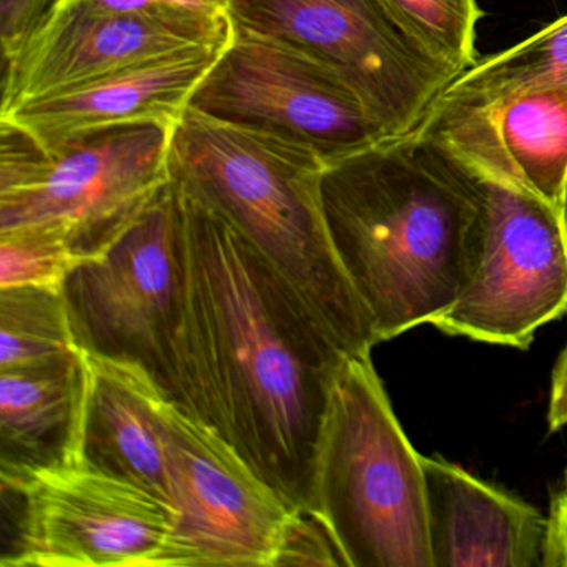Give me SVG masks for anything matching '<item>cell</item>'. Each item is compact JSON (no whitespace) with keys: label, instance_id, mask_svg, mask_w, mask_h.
<instances>
[{"label":"cell","instance_id":"obj_10","mask_svg":"<svg viewBox=\"0 0 567 567\" xmlns=\"http://www.w3.org/2000/svg\"><path fill=\"white\" fill-rule=\"evenodd\" d=\"M480 241L463 293L434 327L451 337L527 348L567 311V210L476 181Z\"/></svg>","mask_w":567,"mask_h":567},{"label":"cell","instance_id":"obj_17","mask_svg":"<svg viewBox=\"0 0 567 567\" xmlns=\"http://www.w3.org/2000/svg\"><path fill=\"white\" fill-rule=\"evenodd\" d=\"M87 357L59 367L0 371V484L74 466Z\"/></svg>","mask_w":567,"mask_h":567},{"label":"cell","instance_id":"obj_1","mask_svg":"<svg viewBox=\"0 0 567 567\" xmlns=\"http://www.w3.org/2000/svg\"><path fill=\"white\" fill-rule=\"evenodd\" d=\"M181 197L184 410L290 509H311L324 413L350 354L228 221Z\"/></svg>","mask_w":567,"mask_h":567},{"label":"cell","instance_id":"obj_8","mask_svg":"<svg viewBox=\"0 0 567 567\" xmlns=\"http://www.w3.org/2000/svg\"><path fill=\"white\" fill-rule=\"evenodd\" d=\"M188 107L307 148L327 165L393 138L330 69L237 28Z\"/></svg>","mask_w":567,"mask_h":567},{"label":"cell","instance_id":"obj_6","mask_svg":"<svg viewBox=\"0 0 567 567\" xmlns=\"http://www.w3.org/2000/svg\"><path fill=\"white\" fill-rule=\"evenodd\" d=\"M61 290L85 354L137 368L184 408L185 225L174 182L99 254L79 260Z\"/></svg>","mask_w":567,"mask_h":567},{"label":"cell","instance_id":"obj_13","mask_svg":"<svg viewBox=\"0 0 567 567\" xmlns=\"http://www.w3.org/2000/svg\"><path fill=\"white\" fill-rule=\"evenodd\" d=\"M416 134L474 181L567 210V85L494 97L444 92Z\"/></svg>","mask_w":567,"mask_h":567},{"label":"cell","instance_id":"obj_24","mask_svg":"<svg viewBox=\"0 0 567 567\" xmlns=\"http://www.w3.org/2000/svg\"><path fill=\"white\" fill-rule=\"evenodd\" d=\"M59 4L82 6V8L112 12L182 9V11L204 12V14L228 16V0H59Z\"/></svg>","mask_w":567,"mask_h":567},{"label":"cell","instance_id":"obj_18","mask_svg":"<svg viewBox=\"0 0 567 567\" xmlns=\"http://www.w3.org/2000/svg\"><path fill=\"white\" fill-rule=\"evenodd\" d=\"M61 287L0 290V371L59 367L84 358Z\"/></svg>","mask_w":567,"mask_h":567},{"label":"cell","instance_id":"obj_22","mask_svg":"<svg viewBox=\"0 0 567 567\" xmlns=\"http://www.w3.org/2000/svg\"><path fill=\"white\" fill-rule=\"evenodd\" d=\"M277 566H344V559L320 516L295 509L285 527Z\"/></svg>","mask_w":567,"mask_h":567},{"label":"cell","instance_id":"obj_12","mask_svg":"<svg viewBox=\"0 0 567 567\" xmlns=\"http://www.w3.org/2000/svg\"><path fill=\"white\" fill-rule=\"evenodd\" d=\"M230 34L228 16L182 9L112 12L59 4L14 52L4 55L0 115L158 55L221 44Z\"/></svg>","mask_w":567,"mask_h":567},{"label":"cell","instance_id":"obj_20","mask_svg":"<svg viewBox=\"0 0 567 567\" xmlns=\"http://www.w3.org/2000/svg\"><path fill=\"white\" fill-rule=\"evenodd\" d=\"M394 24L434 61L461 75L480 58L477 0H380Z\"/></svg>","mask_w":567,"mask_h":567},{"label":"cell","instance_id":"obj_23","mask_svg":"<svg viewBox=\"0 0 567 567\" xmlns=\"http://www.w3.org/2000/svg\"><path fill=\"white\" fill-rule=\"evenodd\" d=\"M58 4L59 0H0V42L4 55L14 52Z\"/></svg>","mask_w":567,"mask_h":567},{"label":"cell","instance_id":"obj_25","mask_svg":"<svg viewBox=\"0 0 567 567\" xmlns=\"http://www.w3.org/2000/svg\"><path fill=\"white\" fill-rule=\"evenodd\" d=\"M544 567H567V489L550 504Z\"/></svg>","mask_w":567,"mask_h":567},{"label":"cell","instance_id":"obj_21","mask_svg":"<svg viewBox=\"0 0 567 567\" xmlns=\"http://www.w3.org/2000/svg\"><path fill=\"white\" fill-rule=\"evenodd\" d=\"M78 261L68 238L52 228L0 231V290L31 285L61 287Z\"/></svg>","mask_w":567,"mask_h":567},{"label":"cell","instance_id":"obj_14","mask_svg":"<svg viewBox=\"0 0 567 567\" xmlns=\"http://www.w3.org/2000/svg\"><path fill=\"white\" fill-rule=\"evenodd\" d=\"M227 42L195 45L148 59L25 102L0 118L24 128L44 147L111 125L155 122L174 127Z\"/></svg>","mask_w":567,"mask_h":567},{"label":"cell","instance_id":"obj_5","mask_svg":"<svg viewBox=\"0 0 567 567\" xmlns=\"http://www.w3.org/2000/svg\"><path fill=\"white\" fill-rule=\"evenodd\" d=\"M172 128L111 125L44 147L0 118V231L42 227L99 254L171 182Z\"/></svg>","mask_w":567,"mask_h":567},{"label":"cell","instance_id":"obj_4","mask_svg":"<svg viewBox=\"0 0 567 567\" xmlns=\"http://www.w3.org/2000/svg\"><path fill=\"white\" fill-rule=\"evenodd\" d=\"M310 511L347 567H433L421 454L401 430L371 353L344 358L334 378Z\"/></svg>","mask_w":567,"mask_h":567},{"label":"cell","instance_id":"obj_19","mask_svg":"<svg viewBox=\"0 0 567 567\" xmlns=\"http://www.w3.org/2000/svg\"><path fill=\"white\" fill-rule=\"evenodd\" d=\"M559 85H567V16L514 48L480 59L446 92L494 97Z\"/></svg>","mask_w":567,"mask_h":567},{"label":"cell","instance_id":"obj_11","mask_svg":"<svg viewBox=\"0 0 567 567\" xmlns=\"http://www.w3.org/2000/svg\"><path fill=\"white\" fill-rule=\"evenodd\" d=\"M0 487L18 501L2 567H148L174 527L147 491L75 464Z\"/></svg>","mask_w":567,"mask_h":567},{"label":"cell","instance_id":"obj_26","mask_svg":"<svg viewBox=\"0 0 567 567\" xmlns=\"http://www.w3.org/2000/svg\"><path fill=\"white\" fill-rule=\"evenodd\" d=\"M547 421L550 431L567 426V347L564 348L553 373Z\"/></svg>","mask_w":567,"mask_h":567},{"label":"cell","instance_id":"obj_15","mask_svg":"<svg viewBox=\"0 0 567 567\" xmlns=\"http://www.w3.org/2000/svg\"><path fill=\"white\" fill-rule=\"evenodd\" d=\"M433 567H544L547 517L463 467L421 456Z\"/></svg>","mask_w":567,"mask_h":567},{"label":"cell","instance_id":"obj_9","mask_svg":"<svg viewBox=\"0 0 567 567\" xmlns=\"http://www.w3.org/2000/svg\"><path fill=\"white\" fill-rule=\"evenodd\" d=\"M157 421L175 520L148 567H275L295 509L184 408L162 398Z\"/></svg>","mask_w":567,"mask_h":567},{"label":"cell","instance_id":"obj_7","mask_svg":"<svg viewBox=\"0 0 567 567\" xmlns=\"http://www.w3.org/2000/svg\"><path fill=\"white\" fill-rule=\"evenodd\" d=\"M227 14L231 28L330 69L391 137L416 132L460 78L421 51L380 0H228Z\"/></svg>","mask_w":567,"mask_h":567},{"label":"cell","instance_id":"obj_2","mask_svg":"<svg viewBox=\"0 0 567 567\" xmlns=\"http://www.w3.org/2000/svg\"><path fill=\"white\" fill-rule=\"evenodd\" d=\"M324 217L378 341L446 315L473 268L480 185L413 132L328 164Z\"/></svg>","mask_w":567,"mask_h":567},{"label":"cell","instance_id":"obj_16","mask_svg":"<svg viewBox=\"0 0 567 567\" xmlns=\"http://www.w3.org/2000/svg\"><path fill=\"white\" fill-rule=\"evenodd\" d=\"M85 357L87 390L75 466L134 484L174 511L158 434V403L164 394L137 368Z\"/></svg>","mask_w":567,"mask_h":567},{"label":"cell","instance_id":"obj_3","mask_svg":"<svg viewBox=\"0 0 567 567\" xmlns=\"http://www.w3.org/2000/svg\"><path fill=\"white\" fill-rule=\"evenodd\" d=\"M317 154L185 109L172 128L171 181L220 215L348 354L371 353L373 321L341 265L324 217Z\"/></svg>","mask_w":567,"mask_h":567},{"label":"cell","instance_id":"obj_27","mask_svg":"<svg viewBox=\"0 0 567 567\" xmlns=\"http://www.w3.org/2000/svg\"><path fill=\"white\" fill-rule=\"evenodd\" d=\"M564 489H567V471H566V487Z\"/></svg>","mask_w":567,"mask_h":567}]
</instances>
